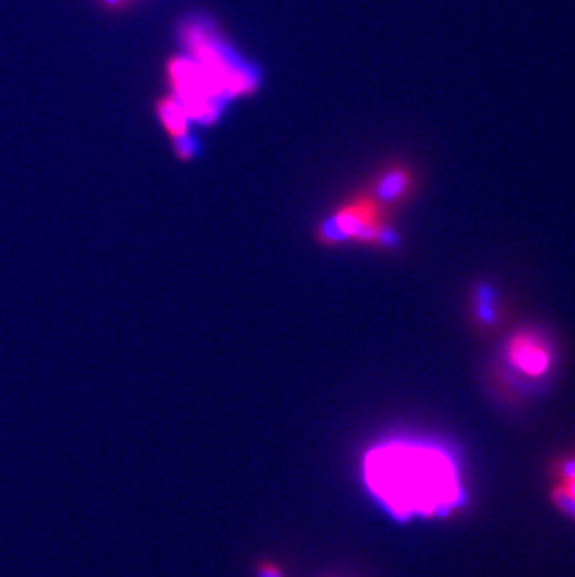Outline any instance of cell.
<instances>
[{
    "label": "cell",
    "mask_w": 575,
    "mask_h": 577,
    "mask_svg": "<svg viewBox=\"0 0 575 577\" xmlns=\"http://www.w3.org/2000/svg\"><path fill=\"white\" fill-rule=\"evenodd\" d=\"M361 473L366 490L394 520H441L465 505L460 465L430 441H379L363 454Z\"/></svg>",
    "instance_id": "1"
},
{
    "label": "cell",
    "mask_w": 575,
    "mask_h": 577,
    "mask_svg": "<svg viewBox=\"0 0 575 577\" xmlns=\"http://www.w3.org/2000/svg\"><path fill=\"white\" fill-rule=\"evenodd\" d=\"M316 238L329 249L344 243L391 249L396 241L391 228V206H387L372 189L359 191L331 213V217L316 230Z\"/></svg>",
    "instance_id": "2"
},
{
    "label": "cell",
    "mask_w": 575,
    "mask_h": 577,
    "mask_svg": "<svg viewBox=\"0 0 575 577\" xmlns=\"http://www.w3.org/2000/svg\"><path fill=\"white\" fill-rule=\"evenodd\" d=\"M506 357L516 372L531 380L544 378L553 366L551 346L547 344L546 338L533 329H521L510 337Z\"/></svg>",
    "instance_id": "3"
},
{
    "label": "cell",
    "mask_w": 575,
    "mask_h": 577,
    "mask_svg": "<svg viewBox=\"0 0 575 577\" xmlns=\"http://www.w3.org/2000/svg\"><path fill=\"white\" fill-rule=\"evenodd\" d=\"M413 187H415V178H413L411 170L402 167V165H393V167H387L383 172H379L370 189L387 206L394 208V206H400L409 197Z\"/></svg>",
    "instance_id": "4"
},
{
    "label": "cell",
    "mask_w": 575,
    "mask_h": 577,
    "mask_svg": "<svg viewBox=\"0 0 575 577\" xmlns=\"http://www.w3.org/2000/svg\"><path fill=\"white\" fill-rule=\"evenodd\" d=\"M551 499L555 507L575 520V458L555 465Z\"/></svg>",
    "instance_id": "5"
},
{
    "label": "cell",
    "mask_w": 575,
    "mask_h": 577,
    "mask_svg": "<svg viewBox=\"0 0 575 577\" xmlns=\"http://www.w3.org/2000/svg\"><path fill=\"white\" fill-rule=\"evenodd\" d=\"M157 114L176 144L187 141V113L178 99H161L157 103Z\"/></svg>",
    "instance_id": "6"
},
{
    "label": "cell",
    "mask_w": 575,
    "mask_h": 577,
    "mask_svg": "<svg viewBox=\"0 0 575 577\" xmlns=\"http://www.w3.org/2000/svg\"><path fill=\"white\" fill-rule=\"evenodd\" d=\"M254 574H256V577H288L284 574V570L279 564L275 563V561H269V559L258 561L256 566H254Z\"/></svg>",
    "instance_id": "7"
}]
</instances>
